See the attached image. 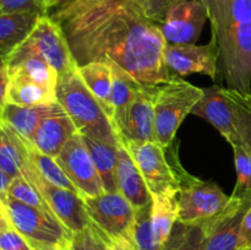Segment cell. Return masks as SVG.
<instances>
[{
    "mask_svg": "<svg viewBox=\"0 0 251 250\" xmlns=\"http://www.w3.org/2000/svg\"><path fill=\"white\" fill-rule=\"evenodd\" d=\"M28 53L44 59L59 75L77 69V63L60 25L49 15L39 17L28 37L12 54Z\"/></svg>",
    "mask_w": 251,
    "mask_h": 250,
    "instance_id": "ba28073f",
    "label": "cell"
},
{
    "mask_svg": "<svg viewBox=\"0 0 251 250\" xmlns=\"http://www.w3.org/2000/svg\"><path fill=\"white\" fill-rule=\"evenodd\" d=\"M90 225L113 250H137L132 239L135 208L120 193L82 198Z\"/></svg>",
    "mask_w": 251,
    "mask_h": 250,
    "instance_id": "277c9868",
    "label": "cell"
},
{
    "mask_svg": "<svg viewBox=\"0 0 251 250\" xmlns=\"http://www.w3.org/2000/svg\"><path fill=\"white\" fill-rule=\"evenodd\" d=\"M151 203L135 210V223L132 230V239L137 250H162L156 242L152 229Z\"/></svg>",
    "mask_w": 251,
    "mask_h": 250,
    "instance_id": "4dcf8cb0",
    "label": "cell"
},
{
    "mask_svg": "<svg viewBox=\"0 0 251 250\" xmlns=\"http://www.w3.org/2000/svg\"><path fill=\"white\" fill-rule=\"evenodd\" d=\"M76 0H49L48 2V15L53 14V12L58 11V10L64 9L68 5L73 4Z\"/></svg>",
    "mask_w": 251,
    "mask_h": 250,
    "instance_id": "ab89813d",
    "label": "cell"
},
{
    "mask_svg": "<svg viewBox=\"0 0 251 250\" xmlns=\"http://www.w3.org/2000/svg\"><path fill=\"white\" fill-rule=\"evenodd\" d=\"M232 149L234 153L237 183L230 196L251 200V153L242 144L234 145Z\"/></svg>",
    "mask_w": 251,
    "mask_h": 250,
    "instance_id": "f546056e",
    "label": "cell"
},
{
    "mask_svg": "<svg viewBox=\"0 0 251 250\" xmlns=\"http://www.w3.org/2000/svg\"><path fill=\"white\" fill-rule=\"evenodd\" d=\"M154 88L156 86H141L117 131L119 141H156L153 113Z\"/></svg>",
    "mask_w": 251,
    "mask_h": 250,
    "instance_id": "5bb4252c",
    "label": "cell"
},
{
    "mask_svg": "<svg viewBox=\"0 0 251 250\" xmlns=\"http://www.w3.org/2000/svg\"><path fill=\"white\" fill-rule=\"evenodd\" d=\"M203 88L191 85L180 76L172 75L157 85L153 95L154 139L164 149L173 145L176 131L186 115L201 100Z\"/></svg>",
    "mask_w": 251,
    "mask_h": 250,
    "instance_id": "3957f363",
    "label": "cell"
},
{
    "mask_svg": "<svg viewBox=\"0 0 251 250\" xmlns=\"http://www.w3.org/2000/svg\"><path fill=\"white\" fill-rule=\"evenodd\" d=\"M10 227V223L7 222V220L5 217H0V228L5 229V228Z\"/></svg>",
    "mask_w": 251,
    "mask_h": 250,
    "instance_id": "60d3db41",
    "label": "cell"
},
{
    "mask_svg": "<svg viewBox=\"0 0 251 250\" xmlns=\"http://www.w3.org/2000/svg\"><path fill=\"white\" fill-rule=\"evenodd\" d=\"M58 107V100L50 104L31 105V107L5 103L2 109V122L12 127L20 136L31 141L43 119L50 115Z\"/></svg>",
    "mask_w": 251,
    "mask_h": 250,
    "instance_id": "d6986e66",
    "label": "cell"
},
{
    "mask_svg": "<svg viewBox=\"0 0 251 250\" xmlns=\"http://www.w3.org/2000/svg\"><path fill=\"white\" fill-rule=\"evenodd\" d=\"M1 230H2V228H0V232H1Z\"/></svg>",
    "mask_w": 251,
    "mask_h": 250,
    "instance_id": "f6af8a7d",
    "label": "cell"
},
{
    "mask_svg": "<svg viewBox=\"0 0 251 250\" xmlns=\"http://www.w3.org/2000/svg\"><path fill=\"white\" fill-rule=\"evenodd\" d=\"M7 73L19 74L55 92L59 74L36 54H11L6 61Z\"/></svg>",
    "mask_w": 251,
    "mask_h": 250,
    "instance_id": "44dd1931",
    "label": "cell"
},
{
    "mask_svg": "<svg viewBox=\"0 0 251 250\" xmlns=\"http://www.w3.org/2000/svg\"><path fill=\"white\" fill-rule=\"evenodd\" d=\"M68 250H112L109 245L98 235V233L88 225L80 232L73 233L69 242Z\"/></svg>",
    "mask_w": 251,
    "mask_h": 250,
    "instance_id": "d6a6232c",
    "label": "cell"
},
{
    "mask_svg": "<svg viewBox=\"0 0 251 250\" xmlns=\"http://www.w3.org/2000/svg\"><path fill=\"white\" fill-rule=\"evenodd\" d=\"M0 250H2V249H1V248H0Z\"/></svg>",
    "mask_w": 251,
    "mask_h": 250,
    "instance_id": "7dc6e473",
    "label": "cell"
},
{
    "mask_svg": "<svg viewBox=\"0 0 251 250\" xmlns=\"http://www.w3.org/2000/svg\"><path fill=\"white\" fill-rule=\"evenodd\" d=\"M49 16L60 25L77 66L112 61L146 86L172 77L159 26L135 0H76Z\"/></svg>",
    "mask_w": 251,
    "mask_h": 250,
    "instance_id": "6da1fadb",
    "label": "cell"
},
{
    "mask_svg": "<svg viewBox=\"0 0 251 250\" xmlns=\"http://www.w3.org/2000/svg\"><path fill=\"white\" fill-rule=\"evenodd\" d=\"M164 61L169 71L178 76L198 73L215 80L220 68V50L215 37L207 44H167Z\"/></svg>",
    "mask_w": 251,
    "mask_h": 250,
    "instance_id": "7c38bea8",
    "label": "cell"
},
{
    "mask_svg": "<svg viewBox=\"0 0 251 250\" xmlns=\"http://www.w3.org/2000/svg\"><path fill=\"white\" fill-rule=\"evenodd\" d=\"M249 250H251V249H249Z\"/></svg>",
    "mask_w": 251,
    "mask_h": 250,
    "instance_id": "c3c4849f",
    "label": "cell"
},
{
    "mask_svg": "<svg viewBox=\"0 0 251 250\" xmlns=\"http://www.w3.org/2000/svg\"><path fill=\"white\" fill-rule=\"evenodd\" d=\"M96 169L102 180L104 193H119L117 186V147L88 136H82Z\"/></svg>",
    "mask_w": 251,
    "mask_h": 250,
    "instance_id": "484cf974",
    "label": "cell"
},
{
    "mask_svg": "<svg viewBox=\"0 0 251 250\" xmlns=\"http://www.w3.org/2000/svg\"><path fill=\"white\" fill-rule=\"evenodd\" d=\"M0 248L2 250H33L28 242L11 225L0 232Z\"/></svg>",
    "mask_w": 251,
    "mask_h": 250,
    "instance_id": "d590c367",
    "label": "cell"
},
{
    "mask_svg": "<svg viewBox=\"0 0 251 250\" xmlns=\"http://www.w3.org/2000/svg\"><path fill=\"white\" fill-rule=\"evenodd\" d=\"M0 217H5V206H4V203H2L1 200H0Z\"/></svg>",
    "mask_w": 251,
    "mask_h": 250,
    "instance_id": "b9f144b4",
    "label": "cell"
},
{
    "mask_svg": "<svg viewBox=\"0 0 251 250\" xmlns=\"http://www.w3.org/2000/svg\"><path fill=\"white\" fill-rule=\"evenodd\" d=\"M55 95L78 134L114 146L119 145V137L109 117L81 80L77 70L59 75Z\"/></svg>",
    "mask_w": 251,
    "mask_h": 250,
    "instance_id": "7a4b0ae2",
    "label": "cell"
},
{
    "mask_svg": "<svg viewBox=\"0 0 251 250\" xmlns=\"http://www.w3.org/2000/svg\"><path fill=\"white\" fill-rule=\"evenodd\" d=\"M12 179L14 178H11L9 174H6L4 171L0 169V200L7 194V189H9Z\"/></svg>",
    "mask_w": 251,
    "mask_h": 250,
    "instance_id": "f35d334b",
    "label": "cell"
},
{
    "mask_svg": "<svg viewBox=\"0 0 251 250\" xmlns=\"http://www.w3.org/2000/svg\"><path fill=\"white\" fill-rule=\"evenodd\" d=\"M22 176L41 193L48 203L51 213L71 233L80 232L90 225L82 198L74 191L59 188L47 181L33 166L31 158L22 173Z\"/></svg>",
    "mask_w": 251,
    "mask_h": 250,
    "instance_id": "9c48e42d",
    "label": "cell"
},
{
    "mask_svg": "<svg viewBox=\"0 0 251 250\" xmlns=\"http://www.w3.org/2000/svg\"><path fill=\"white\" fill-rule=\"evenodd\" d=\"M207 20L201 0H176L158 26L167 44H195Z\"/></svg>",
    "mask_w": 251,
    "mask_h": 250,
    "instance_id": "8fae6325",
    "label": "cell"
},
{
    "mask_svg": "<svg viewBox=\"0 0 251 250\" xmlns=\"http://www.w3.org/2000/svg\"><path fill=\"white\" fill-rule=\"evenodd\" d=\"M2 109H4V105H0V122L2 120Z\"/></svg>",
    "mask_w": 251,
    "mask_h": 250,
    "instance_id": "7bdbcfd3",
    "label": "cell"
},
{
    "mask_svg": "<svg viewBox=\"0 0 251 250\" xmlns=\"http://www.w3.org/2000/svg\"><path fill=\"white\" fill-rule=\"evenodd\" d=\"M115 179L118 191L131 203L135 210L152 202V196L141 172L124 145L120 142L117 147Z\"/></svg>",
    "mask_w": 251,
    "mask_h": 250,
    "instance_id": "e0dca14e",
    "label": "cell"
},
{
    "mask_svg": "<svg viewBox=\"0 0 251 250\" xmlns=\"http://www.w3.org/2000/svg\"><path fill=\"white\" fill-rule=\"evenodd\" d=\"M5 217L33 250H68L73 233L54 215L6 195L1 199Z\"/></svg>",
    "mask_w": 251,
    "mask_h": 250,
    "instance_id": "5b68a950",
    "label": "cell"
},
{
    "mask_svg": "<svg viewBox=\"0 0 251 250\" xmlns=\"http://www.w3.org/2000/svg\"><path fill=\"white\" fill-rule=\"evenodd\" d=\"M132 157L141 172L150 194L159 195L171 190L179 191L178 169L180 166L176 151L168 156V152L157 141L131 142L119 141Z\"/></svg>",
    "mask_w": 251,
    "mask_h": 250,
    "instance_id": "52a82bcc",
    "label": "cell"
},
{
    "mask_svg": "<svg viewBox=\"0 0 251 250\" xmlns=\"http://www.w3.org/2000/svg\"><path fill=\"white\" fill-rule=\"evenodd\" d=\"M41 16L36 12L0 14V61L6 63L17 47L28 37Z\"/></svg>",
    "mask_w": 251,
    "mask_h": 250,
    "instance_id": "ac0fdd59",
    "label": "cell"
},
{
    "mask_svg": "<svg viewBox=\"0 0 251 250\" xmlns=\"http://www.w3.org/2000/svg\"><path fill=\"white\" fill-rule=\"evenodd\" d=\"M56 102L54 91L48 90L19 74H10L5 103L16 105H42Z\"/></svg>",
    "mask_w": 251,
    "mask_h": 250,
    "instance_id": "d4e9b609",
    "label": "cell"
},
{
    "mask_svg": "<svg viewBox=\"0 0 251 250\" xmlns=\"http://www.w3.org/2000/svg\"><path fill=\"white\" fill-rule=\"evenodd\" d=\"M0 14H1V9H0Z\"/></svg>",
    "mask_w": 251,
    "mask_h": 250,
    "instance_id": "bcb514c9",
    "label": "cell"
},
{
    "mask_svg": "<svg viewBox=\"0 0 251 250\" xmlns=\"http://www.w3.org/2000/svg\"><path fill=\"white\" fill-rule=\"evenodd\" d=\"M77 132L73 120L60 104L43 119L31 139V144L42 153L56 158L64 145Z\"/></svg>",
    "mask_w": 251,
    "mask_h": 250,
    "instance_id": "2e32d148",
    "label": "cell"
},
{
    "mask_svg": "<svg viewBox=\"0 0 251 250\" xmlns=\"http://www.w3.org/2000/svg\"><path fill=\"white\" fill-rule=\"evenodd\" d=\"M232 102L234 124L240 144L251 153V96L242 95L238 91L226 87Z\"/></svg>",
    "mask_w": 251,
    "mask_h": 250,
    "instance_id": "83f0119b",
    "label": "cell"
},
{
    "mask_svg": "<svg viewBox=\"0 0 251 250\" xmlns=\"http://www.w3.org/2000/svg\"><path fill=\"white\" fill-rule=\"evenodd\" d=\"M202 225H185L176 221L162 250H202Z\"/></svg>",
    "mask_w": 251,
    "mask_h": 250,
    "instance_id": "f1b7e54d",
    "label": "cell"
},
{
    "mask_svg": "<svg viewBox=\"0 0 251 250\" xmlns=\"http://www.w3.org/2000/svg\"><path fill=\"white\" fill-rule=\"evenodd\" d=\"M49 0H0L1 14L16 12H36L48 15Z\"/></svg>",
    "mask_w": 251,
    "mask_h": 250,
    "instance_id": "836d02e7",
    "label": "cell"
},
{
    "mask_svg": "<svg viewBox=\"0 0 251 250\" xmlns=\"http://www.w3.org/2000/svg\"><path fill=\"white\" fill-rule=\"evenodd\" d=\"M7 86H9V73H7L6 63L0 61V105L5 104Z\"/></svg>",
    "mask_w": 251,
    "mask_h": 250,
    "instance_id": "74e56055",
    "label": "cell"
},
{
    "mask_svg": "<svg viewBox=\"0 0 251 250\" xmlns=\"http://www.w3.org/2000/svg\"><path fill=\"white\" fill-rule=\"evenodd\" d=\"M251 249V206L245 212L244 218L240 228L239 243H238V250H249Z\"/></svg>",
    "mask_w": 251,
    "mask_h": 250,
    "instance_id": "8d00e7d4",
    "label": "cell"
},
{
    "mask_svg": "<svg viewBox=\"0 0 251 250\" xmlns=\"http://www.w3.org/2000/svg\"><path fill=\"white\" fill-rule=\"evenodd\" d=\"M112 250H113V249H112Z\"/></svg>",
    "mask_w": 251,
    "mask_h": 250,
    "instance_id": "681fc988",
    "label": "cell"
},
{
    "mask_svg": "<svg viewBox=\"0 0 251 250\" xmlns=\"http://www.w3.org/2000/svg\"><path fill=\"white\" fill-rule=\"evenodd\" d=\"M141 7L144 14L149 17L154 24L159 25L166 17L167 11L169 7L176 1V0H135Z\"/></svg>",
    "mask_w": 251,
    "mask_h": 250,
    "instance_id": "e575fe53",
    "label": "cell"
},
{
    "mask_svg": "<svg viewBox=\"0 0 251 250\" xmlns=\"http://www.w3.org/2000/svg\"><path fill=\"white\" fill-rule=\"evenodd\" d=\"M25 142H26L27 151H28L29 158H31L32 163H33V166L36 167V169L39 172V174H41L47 181H49V183L53 184V185L59 186V188L68 189V190H71L74 191V193L78 194L76 188L74 186V184L70 181V179L66 176V174L64 173L61 167L59 166L58 162L55 161V158L42 153V152L38 151L28 140L25 139Z\"/></svg>",
    "mask_w": 251,
    "mask_h": 250,
    "instance_id": "4316f807",
    "label": "cell"
},
{
    "mask_svg": "<svg viewBox=\"0 0 251 250\" xmlns=\"http://www.w3.org/2000/svg\"><path fill=\"white\" fill-rule=\"evenodd\" d=\"M191 114L202 118L220 131V134L229 142L230 146L240 144L234 124V113L232 102L227 95L226 87L211 86L203 88L201 100L191 110Z\"/></svg>",
    "mask_w": 251,
    "mask_h": 250,
    "instance_id": "9a60e30c",
    "label": "cell"
},
{
    "mask_svg": "<svg viewBox=\"0 0 251 250\" xmlns=\"http://www.w3.org/2000/svg\"><path fill=\"white\" fill-rule=\"evenodd\" d=\"M201 1H202V2H205V1H210V0H201Z\"/></svg>",
    "mask_w": 251,
    "mask_h": 250,
    "instance_id": "ee69618b",
    "label": "cell"
},
{
    "mask_svg": "<svg viewBox=\"0 0 251 250\" xmlns=\"http://www.w3.org/2000/svg\"><path fill=\"white\" fill-rule=\"evenodd\" d=\"M251 200L230 196L225 210L201 223L203 230L202 250H238L240 228Z\"/></svg>",
    "mask_w": 251,
    "mask_h": 250,
    "instance_id": "4fadbf2b",
    "label": "cell"
},
{
    "mask_svg": "<svg viewBox=\"0 0 251 250\" xmlns=\"http://www.w3.org/2000/svg\"><path fill=\"white\" fill-rule=\"evenodd\" d=\"M7 196L20 201V202L32 206V207L39 208V210L51 213L48 203L44 200L43 196L41 195V193L28 180H26L24 176H16V178L12 179L11 184L7 189Z\"/></svg>",
    "mask_w": 251,
    "mask_h": 250,
    "instance_id": "1f68e13d",
    "label": "cell"
},
{
    "mask_svg": "<svg viewBox=\"0 0 251 250\" xmlns=\"http://www.w3.org/2000/svg\"><path fill=\"white\" fill-rule=\"evenodd\" d=\"M178 221L185 225H201L222 212L229 203L216 183L201 180L189 174L183 166L178 169Z\"/></svg>",
    "mask_w": 251,
    "mask_h": 250,
    "instance_id": "8992f818",
    "label": "cell"
},
{
    "mask_svg": "<svg viewBox=\"0 0 251 250\" xmlns=\"http://www.w3.org/2000/svg\"><path fill=\"white\" fill-rule=\"evenodd\" d=\"M29 156L26 142L12 127L0 122V169L11 178L22 176Z\"/></svg>",
    "mask_w": 251,
    "mask_h": 250,
    "instance_id": "ffe728a7",
    "label": "cell"
},
{
    "mask_svg": "<svg viewBox=\"0 0 251 250\" xmlns=\"http://www.w3.org/2000/svg\"><path fill=\"white\" fill-rule=\"evenodd\" d=\"M55 161L77 190L81 198H95L104 193L82 135L76 132L64 145Z\"/></svg>",
    "mask_w": 251,
    "mask_h": 250,
    "instance_id": "30bf717a",
    "label": "cell"
},
{
    "mask_svg": "<svg viewBox=\"0 0 251 250\" xmlns=\"http://www.w3.org/2000/svg\"><path fill=\"white\" fill-rule=\"evenodd\" d=\"M76 70L81 80L87 86L91 93L97 98L112 122V69L109 64L91 61L83 65H78Z\"/></svg>",
    "mask_w": 251,
    "mask_h": 250,
    "instance_id": "603a6c76",
    "label": "cell"
},
{
    "mask_svg": "<svg viewBox=\"0 0 251 250\" xmlns=\"http://www.w3.org/2000/svg\"><path fill=\"white\" fill-rule=\"evenodd\" d=\"M151 220L154 239L163 247L178 221V190L152 195Z\"/></svg>",
    "mask_w": 251,
    "mask_h": 250,
    "instance_id": "cb8c5ba5",
    "label": "cell"
},
{
    "mask_svg": "<svg viewBox=\"0 0 251 250\" xmlns=\"http://www.w3.org/2000/svg\"><path fill=\"white\" fill-rule=\"evenodd\" d=\"M108 64L112 69V123L117 132L124 120L127 108L134 100L142 83L117 64L112 61H108Z\"/></svg>",
    "mask_w": 251,
    "mask_h": 250,
    "instance_id": "7402d4cb",
    "label": "cell"
}]
</instances>
